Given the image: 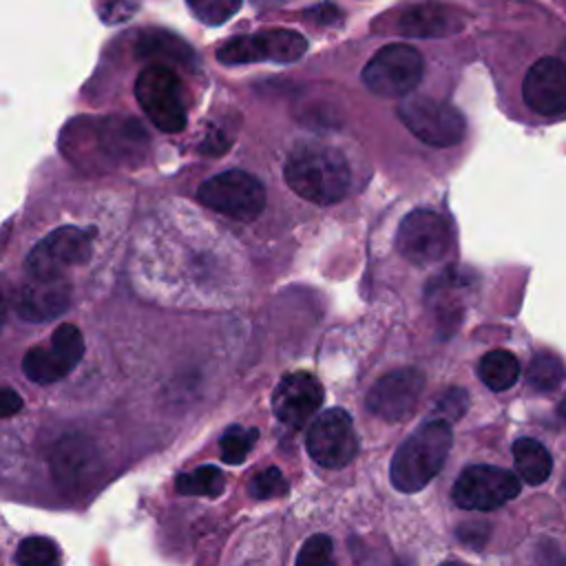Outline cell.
I'll use <instances>...</instances> for the list:
<instances>
[{
	"label": "cell",
	"instance_id": "obj_2",
	"mask_svg": "<svg viewBox=\"0 0 566 566\" xmlns=\"http://www.w3.org/2000/svg\"><path fill=\"white\" fill-rule=\"evenodd\" d=\"M453 442L451 424L442 418L427 420L413 429L396 449L389 478L402 493L424 489L442 469Z\"/></svg>",
	"mask_w": 566,
	"mask_h": 566
},
{
	"label": "cell",
	"instance_id": "obj_9",
	"mask_svg": "<svg viewBox=\"0 0 566 566\" xmlns=\"http://www.w3.org/2000/svg\"><path fill=\"white\" fill-rule=\"evenodd\" d=\"M307 51V40L292 29H268L252 35H237L217 49L221 64H252L270 60L276 64L296 62Z\"/></svg>",
	"mask_w": 566,
	"mask_h": 566
},
{
	"label": "cell",
	"instance_id": "obj_14",
	"mask_svg": "<svg viewBox=\"0 0 566 566\" xmlns=\"http://www.w3.org/2000/svg\"><path fill=\"white\" fill-rule=\"evenodd\" d=\"M323 405V387L307 371H292L279 380L272 391V411L276 420L301 429Z\"/></svg>",
	"mask_w": 566,
	"mask_h": 566
},
{
	"label": "cell",
	"instance_id": "obj_5",
	"mask_svg": "<svg viewBox=\"0 0 566 566\" xmlns=\"http://www.w3.org/2000/svg\"><path fill=\"white\" fill-rule=\"evenodd\" d=\"M197 199L237 221H254L265 208V188L245 170H226L206 179L197 190Z\"/></svg>",
	"mask_w": 566,
	"mask_h": 566
},
{
	"label": "cell",
	"instance_id": "obj_12",
	"mask_svg": "<svg viewBox=\"0 0 566 566\" xmlns=\"http://www.w3.org/2000/svg\"><path fill=\"white\" fill-rule=\"evenodd\" d=\"M84 356L82 332L64 323L55 327L49 345L31 347L22 358V371L31 382L49 385L64 378Z\"/></svg>",
	"mask_w": 566,
	"mask_h": 566
},
{
	"label": "cell",
	"instance_id": "obj_16",
	"mask_svg": "<svg viewBox=\"0 0 566 566\" xmlns=\"http://www.w3.org/2000/svg\"><path fill=\"white\" fill-rule=\"evenodd\" d=\"M71 301V287L64 279L57 281H35L27 283L15 298V312L31 323H42L60 316Z\"/></svg>",
	"mask_w": 566,
	"mask_h": 566
},
{
	"label": "cell",
	"instance_id": "obj_4",
	"mask_svg": "<svg viewBox=\"0 0 566 566\" xmlns=\"http://www.w3.org/2000/svg\"><path fill=\"white\" fill-rule=\"evenodd\" d=\"M424 71L420 51L411 44H387L378 49L363 69V84L380 97H402L411 93Z\"/></svg>",
	"mask_w": 566,
	"mask_h": 566
},
{
	"label": "cell",
	"instance_id": "obj_34",
	"mask_svg": "<svg viewBox=\"0 0 566 566\" xmlns=\"http://www.w3.org/2000/svg\"><path fill=\"white\" fill-rule=\"evenodd\" d=\"M285 2H290V0H252V4L259 9H272V7H281Z\"/></svg>",
	"mask_w": 566,
	"mask_h": 566
},
{
	"label": "cell",
	"instance_id": "obj_25",
	"mask_svg": "<svg viewBox=\"0 0 566 566\" xmlns=\"http://www.w3.org/2000/svg\"><path fill=\"white\" fill-rule=\"evenodd\" d=\"M186 2L199 22L208 27H219L241 9L243 0H186Z\"/></svg>",
	"mask_w": 566,
	"mask_h": 566
},
{
	"label": "cell",
	"instance_id": "obj_30",
	"mask_svg": "<svg viewBox=\"0 0 566 566\" xmlns=\"http://www.w3.org/2000/svg\"><path fill=\"white\" fill-rule=\"evenodd\" d=\"M458 537L464 544H469L473 548H480L486 542V537H489V524H484V522L462 524V526H458Z\"/></svg>",
	"mask_w": 566,
	"mask_h": 566
},
{
	"label": "cell",
	"instance_id": "obj_37",
	"mask_svg": "<svg viewBox=\"0 0 566 566\" xmlns=\"http://www.w3.org/2000/svg\"><path fill=\"white\" fill-rule=\"evenodd\" d=\"M559 7H564V11H566V0H555Z\"/></svg>",
	"mask_w": 566,
	"mask_h": 566
},
{
	"label": "cell",
	"instance_id": "obj_3",
	"mask_svg": "<svg viewBox=\"0 0 566 566\" xmlns=\"http://www.w3.org/2000/svg\"><path fill=\"white\" fill-rule=\"evenodd\" d=\"M135 97L146 117L161 133H181L186 126L184 91L177 73L166 64H148L135 80Z\"/></svg>",
	"mask_w": 566,
	"mask_h": 566
},
{
	"label": "cell",
	"instance_id": "obj_29",
	"mask_svg": "<svg viewBox=\"0 0 566 566\" xmlns=\"http://www.w3.org/2000/svg\"><path fill=\"white\" fill-rule=\"evenodd\" d=\"M135 11H137V2L135 0H108L104 4L102 20L108 22V24H117V22L128 20Z\"/></svg>",
	"mask_w": 566,
	"mask_h": 566
},
{
	"label": "cell",
	"instance_id": "obj_8",
	"mask_svg": "<svg viewBox=\"0 0 566 566\" xmlns=\"http://www.w3.org/2000/svg\"><path fill=\"white\" fill-rule=\"evenodd\" d=\"M305 447L310 458L325 469L347 467L358 455V433L352 416L340 407L325 409L312 420Z\"/></svg>",
	"mask_w": 566,
	"mask_h": 566
},
{
	"label": "cell",
	"instance_id": "obj_31",
	"mask_svg": "<svg viewBox=\"0 0 566 566\" xmlns=\"http://www.w3.org/2000/svg\"><path fill=\"white\" fill-rule=\"evenodd\" d=\"M537 562L539 566H566V557L562 555L559 546L551 542H542L537 546Z\"/></svg>",
	"mask_w": 566,
	"mask_h": 566
},
{
	"label": "cell",
	"instance_id": "obj_32",
	"mask_svg": "<svg viewBox=\"0 0 566 566\" xmlns=\"http://www.w3.org/2000/svg\"><path fill=\"white\" fill-rule=\"evenodd\" d=\"M307 15H314L316 22L321 24H334V22H340L343 20V13L338 11V7L325 2V4H318V7H312L307 11Z\"/></svg>",
	"mask_w": 566,
	"mask_h": 566
},
{
	"label": "cell",
	"instance_id": "obj_23",
	"mask_svg": "<svg viewBox=\"0 0 566 566\" xmlns=\"http://www.w3.org/2000/svg\"><path fill=\"white\" fill-rule=\"evenodd\" d=\"M15 562L18 566H60V548L53 539L33 535L20 542Z\"/></svg>",
	"mask_w": 566,
	"mask_h": 566
},
{
	"label": "cell",
	"instance_id": "obj_24",
	"mask_svg": "<svg viewBox=\"0 0 566 566\" xmlns=\"http://www.w3.org/2000/svg\"><path fill=\"white\" fill-rule=\"evenodd\" d=\"M256 438H259V429L232 424L230 429H226V433L219 440L221 460L228 464H241L245 455L252 451Z\"/></svg>",
	"mask_w": 566,
	"mask_h": 566
},
{
	"label": "cell",
	"instance_id": "obj_26",
	"mask_svg": "<svg viewBox=\"0 0 566 566\" xmlns=\"http://www.w3.org/2000/svg\"><path fill=\"white\" fill-rule=\"evenodd\" d=\"M296 566H336L332 539L321 533L307 537L296 555Z\"/></svg>",
	"mask_w": 566,
	"mask_h": 566
},
{
	"label": "cell",
	"instance_id": "obj_20",
	"mask_svg": "<svg viewBox=\"0 0 566 566\" xmlns=\"http://www.w3.org/2000/svg\"><path fill=\"white\" fill-rule=\"evenodd\" d=\"M564 380H566V365L557 354H553L548 349L533 354V358L526 365V382L533 389L553 391Z\"/></svg>",
	"mask_w": 566,
	"mask_h": 566
},
{
	"label": "cell",
	"instance_id": "obj_11",
	"mask_svg": "<svg viewBox=\"0 0 566 566\" xmlns=\"http://www.w3.org/2000/svg\"><path fill=\"white\" fill-rule=\"evenodd\" d=\"M396 245L405 259L416 265H429L442 261L451 245L453 232L449 221L433 210L409 212L396 234Z\"/></svg>",
	"mask_w": 566,
	"mask_h": 566
},
{
	"label": "cell",
	"instance_id": "obj_36",
	"mask_svg": "<svg viewBox=\"0 0 566 566\" xmlns=\"http://www.w3.org/2000/svg\"><path fill=\"white\" fill-rule=\"evenodd\" d=\"M442 566H467V564H462V562H444Z\"/></svg>",
	"mask_w": 566,
	"mask_h": 566
},
{
	"label": "cell",
	"instance_id": "obj_22",
	"mask_svg": "<svg viewBox=\"0 0 566 566\" xmlns=\"http://www.w3.org/2000/svg\"><path fill=\"white\" fill-rule=\"evenodd\" d=\"M137 55L139 57H172L177 62H184L188 64V60H192V53L190 49L177 40L175 35L170 33H164V31H148L139 38V44H137Z\"/></svg>",
	"mask_w": 566,
	"mask_h": 566
},
{
	"label": "cell",
	"instance_id": "obj_7",
	"mask_svg": "<svg viewBox=\"0 0 566 566\" xmlns=\"http://www.w3.org/2000/svg\"><path fill=\"white\" fill-rule=\"evenodd\" d=\"M95 230L62 226L49 232L27 256V272L35 281H57L66 268L80 265L91 256Z\"/></svg>",
	"mask_w": 566,
	"mask_h": 566
},
{
	"label": "cell",
	"instance_id": "obj_28",
	"mask_svg": "<svg viewBox=\"0 0 566 566\" xmlns=\"http://www.w3.org/2000/svg\"><path fill=\"white\" fill-rule=\"evenodd\" d=\"M467 394H464V389H460V387H451L444 396H440V400H438V405H436V411L442 416V420H455V418H460L462 413H464V409H467Z\"/></svg>",
	"mask_w": 566,
	"mask_h": 566
},
{
	"label": "cell",
	"instance_id": "obj_15",
	"mask_svg": "<svg viewBox=\"0 0 566 566\" xmlns=\"http://www.w3.org/2000/svg\"><path fill=\"white\" fill-rule=\"evenodd\" d=\"M464 22L467 15L458 7L427 0L400 13L398 31L409 38H447L458 33Z\"/></svg>",
	"mask_w": 566,
	"mask_h": 566
},
{
	"label": "cell",
	"instance_id": "obj_10",
	"mask_svg": "<svg viewBox=\"0 0 566 566\" xmlns=\"http://www.w3.org/2000/svg\"><path fill=\"white\" fill-rule=\"evenodd\" d=\"M520 493V478L491 464L467 467L453 484V502L464 511H493Z\"/></svg>",
	"mask_w": 566,
	"mask_h": 566
},
{
	"label": "cell",
	"instance_id": "obj_13",
	"mask_svg": "<svg viewBox=\"0 0 566 566\" xmlns=\"http://www.w3.org/2000/svg\"><path fill=\"white\" fill-rule=\"evenodd\" d=\"M422 387L424 376L413 367L389 371L369 389L367 409L387 422L402 420L413 411Z\"/></svg>",
	"mask_w": 566,
	"mask_h": 566
},
{
	"label": "cell",
	"instance_id": "obj_19",
	"mask_svg": "<svg viewBox=\"0 0 566 566\" xmlns=\"http://www.w3.org/2000/svg\"><path fill=\"white\" fill-rule=\"evenodd\" d=\"M513 460H515V469H517L520 478L533 486L546 482L553 471V458H551L548 449L533 438L515 440Z\"/></svg>",
	"mask_w": 566,
	"mask_h": 566
},
{
	"label": "cell",
	"instance_id": "obj_17",
	"mask_svg": "<svg viewBox=\"0 0 566 566\" xmlns=\"http://www.w3.org/2000/svg\"><path fill=\"white\" fill-rule=\"evenodd\" d=\"M93 449L86 440L64 438L57 442L55 453L51 455V469L60 484L66 489H77L93 475Z\"/></svg>",
	"mask_w": 566,
	"mask_h": 566
},
{
	"label": "cell",
	"instance_id": "obj_1",
	"mask_svg": "<svg viewBox=\"0 0 566 566\" xmlns=\"http://www.w3.org/2000/svg\"><path fill=\"white\" fill-rule=\"evenodd\" d=\"M287 186L303 199L321 206L340 201L352 184L345 157L329 146H298L283 168Z\"/></svg>",
	"mask_w": 566,
	"mask_h": 566
},
{
	"label": "cell",
	"instance_id": "obj_33",
	"mask_svg": "<svg viewBox=\"0 0 566 566\" xmlns=\"http://www.w3.org/2000/svg\"><path fill=\"white\" fill-rule=\"evenodd\" d=\"M20 409H22V398H20L13 389L4 387V389H2V416L9 418V416L18 413Z\"/></svg>",
	"mask_w": 566,
	"mask_h": 566
},
{
	"label": "cell",
	"instance_id": "obj_35",
	"mask_svg": "<svg viewBox=\"0 0 566 566\" xmlns=\"http://www.w3.org/2000/svg\"><path fill=\"white\" fill-rule=\"evenodd\" d=\"M559 413H562V418L566 420V396H564L562 402H559Z\"/></svg>",
	"mask_w": 566,
	"mask_h": 566
},
{
	"label": "cell",
	"instance_id": "obj_27",
	"mask_svg": "<svg viewBox=\"0 0 566 566\" xmlns=\"http://www.w3.org/2000/svg\"><path fill=\"white\" fill-rule=\"evenodd\" d=\"M250 495L256 500H268L287 493V480L276 467H268L265 471H259L250 482Z\"/></svg>",
	"mask_w": 566,
	"mask_h": 566
},
{
	"label": "cell",
	"instance_id": "obj_6",
	"mask_svg": "<svg viewBox=\"0 0 566 566\" xmlns=\"http://www.w3.org/2000/svg\"><path fill=\"white\" fill-rule=\"evenodd\" d=\"M400 122L424 144L449 148L464 139V115L449 102L433 97H407L398 106Z\"/></svg>",
	"mask_w": 566,
	"mask_h": 566
},
{
	"label": "cell",
	"instance_id": "obj_21",
	"mask_svg": "<svg viewBox=\"0 0 566 566\" xmlns=\"http://www.w3.org/2000/svg\"><path fill=\"white\" fill-rule=\"evenodd\" d=\"M175 486L181 495L217 497L226 489V475L217 467L203 464V467H197L192 471H186V473L177 475Z\"/></svg>",
	"mask_w": 566,
	"mask_h": 566
},
{
	"label": "cell",
	"instance_id": "obj_18",
	"mask_svg": "<svg viewBox=\"0 0 566 566\" xmlns=\"http://www.w3.org/2000/svg\"><path fill=\"white\" fill-rule=\"evenodd\" d=\"M522 374L517 356L509 349H491L478 363V376L491 391L511 389Z\"/></svg>",
	"mask_w": 566,
	"mask_h": 566
}]
</instances>
